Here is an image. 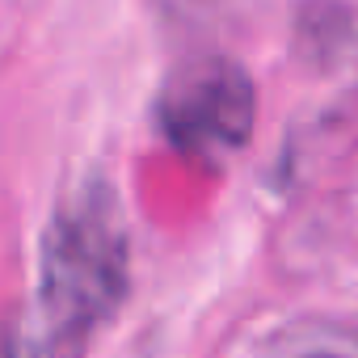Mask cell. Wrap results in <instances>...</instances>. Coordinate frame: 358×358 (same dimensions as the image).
<instances>
[{
    "label": "cell",
    "mask_w": 358,
    "mask_h": 358,
    "mask_svg": "<svg viewBox=\"0 0 358 358\" xmlns=\"http://www.w3.org/2000/svg\"><path fill=\"white\" fill-rule=\"evenodd\" d=\"M127 291V232L106 186L80 190L47 228L34 337L51 358H80Z\"/></svg>",
    "instance_id": "cell-1"
},
{
    "label": "cell",
    "mask_w": 358,
    "mask_h": 358,
    "mask_svg": "<svg viewBox=\"0 0 358 358\" xmlns=\"http://www.w3.org/2000/svg\"><path fill=\"white\" fill-rule=\"evenodd\" d=\"M156 114L177 152H236L241 143H249L253 131V85L232 59L203 55L169 76Z\"/></svg>",
    "instance_id": "cell-2"
},
{
    "label": "cell",
    "mask_w": 358,
    "mask_h": 358,
    "mask_svg": "<svg viewBox=\"0 0 358 358\" xmlns=\"http://www.w3.org/2000/svg\"><path fill=\"white\" fill-rule=\"evenodd\" d=\"M0 358H51V354L43 350V341L34 337L30 324L5 320V324H0Z\"/></svg>",
    "instance_id": "cell-3"
}]
</instances>
